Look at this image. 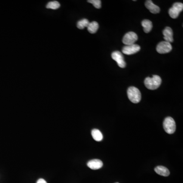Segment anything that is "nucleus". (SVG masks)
Returning a JSON list of instances; mask_svg holds the SVG:
<instances>
[{
  "label": "nucleus",
  "mask_w": 183,
  "mask_h": 183,
  "mask_svg": "<svg viewBox=\"0 0 183 183\" xmlns=\"http://www.w3.org/2000/svg\"><path fill=\"white\" fill-rule=\"evenodd\" d=\"M90 23V22H88V20L87 19H82L81 20H79L77 24V27L79 29H82L88 27V25Z\"/></svg>",
  "instance_id": "obj_16"
},
{
  "label": "nucleus",
  "mask_w": 183,
  "mask_h": 183,
  "mask_svg": "<svg viewBox=\"0 0 183 183\" xmlns=\"http://www.w3.org/2000/svg\"><path fill=\"white\" fill-rule=\"evenodd\" d=\"M88 28V31L91 34L96 33L99 29V24L96 22H90Z\"/></svg>",
  "instance_id": "obj_15"
},
{
  "label": "nucleus",
  "mask_w": 183,
  "mask_h": 183,
  "mask_svg": "<svg viewBox=\"0 0 183 183\" xmlns=\"http://www.w3.org/2000/svg\"><path fill=\"white\" fill-rule=\"evenodd\" d=\"M37 183H47V181L43 178H40L38 180Z\"/></svg>",
  "instance_id": "obj_19"
},
{
  "label": "nucleus",
  "mask_w": 183,
  "mask_h": 183,
  "mask_svg": "<svg viewBox=\"0 0 183 183\" xmlns=\"http://www.w3.org/2000/svg\"><path fill=\"white\" fill-rule=\"evenodd\" d=\"M163 36L164 41L168 42L169 43H172L174 41L173 39V31L171 28L170 27H166L163 31Z\"/></svg>",
  "instance_id": "obj_9"
},
{
  "label": "nucleus",
  "mask_w": 183,
  "mask_h": 183,
  "mask_svg": "<svg viewBox=\"0 0 183 183\" xmlns=\"http://www.w3.org/2000/svg\"><path fill=\"white\" fill-rule=\"evenodd\" d=\"M92 135L94 140L97 141H100L103 140V135L100 131L98 129H94L92 131Z\"/></svg>",
  "instance_id": "obj_14"
},
{
  "label": "nucleus",
  "mask_w": 183,
  "mask_h": 183,
  "mask_svg": "<svg viewBox=\"0 0 183 183\" xmlns=\"http://www.w3.org/2000/svg\"><path fill=\"white\" fill-rule=\"evenodd\" d=\"M141 25L143 28V31L146 33H148L152 30L153 24L150 20L144 19L141 22Z\"/></svg>",
  "instance_id": "obj_13"
},
{
  "label": "nucleus",
  "mask_w": 183,
  "mask_h": 183,
  "mask_svg": "<svg viewBox=\"0 0 183 183\" xmlns=\"http://www.w3.org/2000/svg\"><path fill=\"white\" fill-rule=\"evenodd\" d=\"M128 97L133 103H138L141 100L140 92L134 87H129L127 90Z\"/></svg>",
  "instance_id": "obj_2"
},
{
  "label": "nucleus",
  "mask_w": 183,
  "mask_h": 183,
  "mask_svg": "<svg viewBox=\"0 0 183 183\" xmlns=\"http://www.w3.org/2000/svg\"><path fill=\"white\" fill-rule=\"evenodd\" d=\"M140 50V47L137 44L126 45L123 48L122 52L123 54L127 55H131L137 53Z\"/></svg>",
  "instance_id": "obj_8"
},
{
  "label": "nucleus",
  "mask_w": 183,
  "mask_h": 183,
  "mask_svg": "<svg viewBox=\"0 0 183 183\" xmlns=\"http://www.w3.org/2000/svg\"><path fill=\"white\" fill-rule=\"evenodd\" d=\"M163 128L167 133L171 134L175 132L176 125L173 118L168 116L165 118L163 122Z\"/></svg>",
  "instance_id": "obj_3"
},
{
  "label": "nucleus",
  "mask_w": 183,
  "mask_h": 183,
  "mask_svg": "<svg viewBox=\"0 0 183 183\" xmlns=\"http://www.w3.org/2000/svg\"><path fill=\"white\" fill-rule=\"evenodd\" d=\"M145 6L147 9H149L150 12L153 14H157L159 13L160 9L157 5H155L153 2L150 0H147L145 3Z\"/></svg>",
  "instance_id": "obj_11"
},
{
  "label": "nucleus",
  "mask_w": 183,
  "mask_h": 183,
  "mask_svg": "<svg viewBox=\"0 0 183 183\" xmlns=\"http://www.w3.org/2000/svg\"><path fill=\"white\" fill-rule=\"evenodd\" d=\"M144 85L149 90H154L160 87L162 82V79L160 76L154 75L152 78H146L144 80Z\"/></svg>",
  "instance_id": "obj_1"
},
{
  "label": "nucleus",
  "mask_w": 183,
  "mask_h": 183,
  "mask_svg": "<svg viewBox=\"0 0 183 183\" xmlns=\"http://www.w3.org/2000/svg\"><path fill=\"white\" fill-rule=\"evenodd\" d=\"M138 39L136 33L133 32H129L125 35L123 39V43L125 45H130L134 44Z\"/></svg>",
  "instance_id": "obj_6"
},
{
  "label": "nucleus",
  "mask_w": 183,
  "mask_h": 183,
  "mask_svg": "<svg viewBox=\"0 0 183 183\" xmlns=\"http://www.w3.org/2000/svg\"><path fill=\"white\" fill-rule=\"evenodd\" d=\"M87 165L91 169L97 170L102 167L103 162L99 159H93L89 161L87 163Z\"/></svg>",
  "instance_id": "obj_10"
},
{
  "label": "nucleus",
  "mask_w": 183,
  "mask_h": 183,
  "mask_svg": "<svg viewBox=\"0 0 183 183\" xmlns=\"http://www.w3.org/2000/svg\"></svg>",
  "instance_id": "obj_20"
},
{
  "label": "nucleus",
  "mask_w": 183,
  "mask_h": 183,
  "mask_svg": "<svg viewBox=\"0 0 183 183\" xmlns=\"http://www.w3.org/2000/svg\"><path fill=\"white\" fill-rule=\"evenodd\" d=\"M183 4L177 2L174 3L172 7L169 9L168 13L172 19H177L179 16L180 13L183 11Z\"/></svg>",
  "instance_id": "obj_4"
},
{
  "label": "nucleus",
  "mask_w": 183,
  "mask_h": 183,
  "mask_svg": "<svg viewBox=\"0 0 183 183\" xmlns=\"http://www.w3.org/2000/svg\"><path fill=\"white\" fill-rule=\"evenodd\" d=\"M172 50V46L171 43L166 41H162L159 43L156 47V50L161 54L169 53Z\"/></svg>",
  "instance_id": "obj_7"
},
{
  "label": "nucleus",
  "mask_w": 183,
  "mask_h": 183,
  "mask_svg": "<svg viewBox=\"0 0 183 183\" xmlns=\"http://www.w3.org/2000/svg\"><path fill=\"white\" fill-rule=\"evenodd\" d=\"M155 171L159 175L164 176V177H167L170 174V172L169 170L163 166H158L155 168Z\"/></svg>",
  "instance_id": "obj_12"
},
{
  "label": "nucleus",
  "mask_w": 183,
  "mask_h": 183,
  "mask_svg": "<svg viewBox=\"0 0 183 183\" xmlns=\"http://www.w3.org/2000/svg\"><path fill=\"white\" fill-rule=\"evenodd\" d=\"M88 2L92 4L97 9L101 8V1L100 0H88Z\"/></svg>",
  "instance_id": "obj_18"
},
{
  "label": "nucleus",
  "mask_w": 183,
  "mask_h": 183,
  "mask_svg": "<svg viewBox=\"0 0 183 183\" xmlns=\"http://www.w3.org/2000/svg\"><path fill=\"white\" fill-rule=\"evenodd\" d=\"M112 59L115 60L118 66L122 68H124L126 67V64L124 60V57L122 54L119 51H115L112 53Z\"/></svg>",
  "instance_id": "obj_5"
},
{
  "label": "nucleus",
  "mask_w": 183,
  "mask_h": 183,
  "mask_svg": "<svg viewBox=\"0 0 183 183\" xmlns=\"http://www.w3.org/2000/svg\"><path fill=\"white\" fill-rule=\"evenodd\" d=\"M60 7V4L57 1H52L50 2L47 4V7L48 9H51L53 10H57Z\"/></svg>",
  "instance_id": "obj_17"
}]
</instances>
